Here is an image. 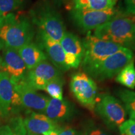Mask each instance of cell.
<instances>
[{"label": "cell", "mask_w": 135, "mask_h": 135, "mask_svg": "<svg viewBox=\"0 0 135 135\" xmlns=\"http://www.w3.org/2000/svg\"><path fill=\"white\" fill-rule=\"evenodd\" d=\"M116 81L128 88H135V65L134 60L131 61L125 66L116 75Z\"/></svg>", "instance_id": "obj_19"}, {"label": "cell", "mask_w": 135, "mask_h": 135, "mask_svg": "<svg viewBox=\"0 0 135 135\" xmlns=\"http://www.w3.org/2000/svg\"><path fill=\"white\" fill-rule=\"evenodd\" d=\"M116 94L120 99L129 119L135 121V92L126 89H119Z\"/></svg>", "instance_id": "obj_20"}, {"label": "cell", "mask_w": 135, "mask_h": 135, "mask_svg": "<svg viewBox=\"0 0 135 135\" xmlns=\"http://www.w3.org/2000/svg\"><path fill=\"white\" fill-rule=\"evenodd\" d=\"M125 15L116 7L104 10L71 8L70 12L73 25L82 32L94 30L114 18Z\"/></svg>", "instance_id": "obj_5"}, {"label": "cell", "mask_w": 135, "mask_h": 135, "mask_svg": "<svg viewBox=\"0 0 135 135\" xmlns=\"http://www.w3.org/2000/svg\"><path fill=\"white\" fill-rule=\"evenodd\" d=\"M61 77H63L62 72L46 60L32 70H28L24 80L35 90H43L47 83Z\"/></svg>", "instance_id": "obj_10"}, {"label": "cell", "mask_w": 135, "mask_h": 135, "mask_svg": "<svg viewBox=\"0 0 135 135\" xmlns=\"http://www.w3.org/2000/svg\"><path fill=\"white\" fill-rule=\"evenodd\" d=\"M75 9L104 10L115 7L118 0H71Z\"/></svg>", "instance_id": "obj_18"}, {"label": "cell", "mask_w": 135, "mask_h": 135, "mask_svg": "<svg viewBox=\"0 0 135 135\" xmlns=\"http://www.w3.org/2000/svg\"><path fill=\"white\" fill-rule=\"evenodd\" d=\"M118 129L119 135H135V121L126 120Z\"/></svg>", "instance_id": "obj_24"}, {"label": "cell", "mask_w": 135, "mask_h": 135, "mask_svg": "<svg viewBox=\"0 0 135 135\" xmlns=\"http://www.w3.org/2000/svg\"><path fill=\"white\" fill-rule=\"evenodd\" d=\"M58 135H81L75 129L70 126L60 127Z\"/></svg>", "instance_id": "obj_27"}, {"label": "cell", "mask_w": 135, "mask_h": 135, "mask_svg": "<svg viewBox=\"0 0 135 135\" xmlns=\"http://www.w3.org/2000/svg\"><path fill=\"white\" fill-rule=\"evenodd\" d=\"M70 1L71 0H51V2L56 8H60L62 6L66 4Z\"/></svg>", "instance_id": "obj_28"}, {"label": "cell", "mask_w": 135, "mask_h": 135, "mask_svg": "<svg viewBox=\"0 0 135 135\" xmlns=\"http://www.w3.org/2000/svg\"><path fill=\"white\" fill-rule=\"evenodd\" d=\"M93 35L135 51V23L126 15L98 27L94 30Z\"/></svg>", "instance_id": "obj_3"}, {"label": "cell", "mask_w": 135, "mask_h": 135, "mask_svg": "<svg viewBox=\"0 0 135 135\" xmlns=\"http://www.w3.org/2000/svg\"><path fill=\"white\" fill-rule=\"evenodd\" d=\"M35 35V43L43 51L50 63L61 72L70 70V68L66 64L65 53L60 42L53 40L46 33L40 30H38Z\"/></svg>", "instance_id": "obj_9"}, {"label": "cell", "mask_w": 135, "mask_h": 135, "mask_svg": "<svg viewBox=\"0 0 135 135\" xmlns=\"http://www.w3.org/2000/svg\"><path fill=\"white\" fill-rule=\"evenodd\" d=\"M81 42L84 48L81 61L83 69L98 63L124 48L120 45L98 38L90 34L84 37Z\"/></svg>", "instance_id": "obj_7"}, {"label": "cell", "mask_w": 135, "mask_h": 135, "mask_svg": "<svg viewBox=\"0 0 135 135\" xmlns=\"http://www.w3.org/2000/svg\"><path fill=\"white\" fill-rule=\"evenodd\" d=\"M83 135H109L108 133L99 126L90 123L85 128Z\"/></svg>", "instance_id": "obj_25"}, {"label": "cell", "mask_w": 135, "mask_h": 135, "mask_svg": "<svg viewBox=\"0 0 135 135\" xmlns=\"http://www.w3.org/2000/svg\"><path fill=\"white\" fill-rule=\"evenodd\" d=\"M3 131V126H0V135H2Z\"/></svg>", "instance_id": "obj_32"}, {"label": "cell", "mask_w": 135, "mask_h": 135, "mask_svg": "<svg viewBox=\"0 0 135 135\" xmlns=\"http://www.w3.org/2000/svg\"><path fill=\"white\" fill-rule=\"evenodd\" d=\"M22 106L21 99L9 76L0 71V116L7 117L11 111Z\"/></svg>", "instance_id": "obj_12"}, {"label": "cell", "mask_w": 135, "mask_h": 135, "mask_svg": "<svg viewBox=\"0 0 135 135\" xmlns=\"http://www.w3.org/2000/svg\"><path fill=\"white\" fill-rule=\"evenodd\" d=\"M126 14L135 15V0H124Z\"/></svg>", "instance_id": "obj_26"}, {"label": "cell", "mask_w": 135, "mask_h": 135, "mask_svg": "<svg viewBox=\"0 0 135 135\" xmlns=\"http://www.w3.org/2000/svg\"><path fill=\"white\" fill-rule=\"evenodd\" d=\"M35 35L34 25L29 17L15 13L4 17L0 29V40L4 46L16 50L33 41Z\"/></svg>", "instance_id": "obj_1"}, {"label": "cell", "mask_w": 135, "mask_h": 135, "mask_svg": "<svg viewBox=\"0 0 135 135\" xmlns=\"http://www.w3.org/2000/svg\"><path fill=\"white\" fill-rule=\"evenodd\" d=\"M134 52L124 48L98 63L83 69L92 79L102 81L112 78L134 60Z\"/></svg>", "instance_id": "obj_4"}, {"label": "cell", "mask_w": 135, "mask_h": 135, "mask_svg": "<svg viewBox=\"0 0 135 135\" xmlns=\"http://www.w3.org/2000/svg\"><path fill=\"white\" fill-rule=\"evenodd\" d=\"M60 43L65 53L71 54L76 56L82 61L84 55V48L81 40L74 33L66 31Z\"/></svg>", "instance_id": "obj_17"}, {"label": "cell", "mask_w": 135, "mask_h": 135, "mask_svg": "<svg viewBox=\"0 0 135 135\" xmlns=\"http://www.w3.org/2000/svg\"><path fill=\"white\" fill-rule=\"evenodd\" d=\"M26 135H37V134H29V133H27Z\"/></svg>", "instance_id": "obj_33"}, {"label": "cell", "mask_w": 135, "mask_h": 135, "mask_svg": "<svg viewBox=\"0 0 135 135\" xmlns=\"http://www.w3.org/2000/svg\"><path fill=\"white\" fill-rule=\"evenodd\" d=\"M27 70H31L42 62L48 60L46 55L35 42H30L18 50Z\"/></svg>", "instance_id": "obj_16"}, {"label": "cell", "mask_w": 135, "mask_h": 135, "mask_svg": "<svg viewBox=\"0 0 135 135\" xmlns=\"http://www.w3.org/2000/svg\"><path fill=\"white\" fill-rule=\"evenodd\" d=\"M26 0H0V15L3 18L10 13L23 9Z\"/></svg>", "instance_id": "obj_23"}, {"label": "cell", "mask_w": 135, "mask_h": 135, "mask_svg": "<svg viewBox=\"0 0 135 135\" xmlns=\"http://www.w3.org/2000/svg\"><path fill=\"white\" fill-rule=\"evenodd\" d=\"M2 70L12 81L24 80L28 70L18 50L4 46L2 51Z\"/></svg>", "instance_id": "obj_13"}, {"label": "cell", "mask_w": 135, "mask_h": 135, "mask_svg": "<svg viewBox=\"0 0 135 135\" xmlns=\"http://www.w3.org/2000/svg\"><path fill=\"white\" fill-rule=\"evenodd\" d=\"M63 78H58L47 83L43 91H46L51 98L61 100L63 99Z\"/></svg>", "instance_id": "obj_22"}, {"label": "cell", "mask_w": 135, "mask_h": 135, "mask_svg": "<svg viewBox=\"0 0 135 135\" xmlns=\"http://www.w3.org/2000/svg\"><path fill=\"white\" fill-rule=\"evenodd\" d=\"M94 111L108 127L119 128L126 121V109L121 101L111 94H100L97 99Z\"/></svg>", "instance_id": "obj_6"}, {"label": "cell", "mask_w": 135, "mask_h": 135, "mask_svg": "<svg viewBox=\"0 0 135 135\" xmlns=\"http://www.w3.org/2000/svg\"><path fill=\"white\" fill-rule=\"evenodd\" d=\"M27 131L21 116L12 118L9 124L3 126L2 135H26Z\"/></svg>", "instance_id": "obj_21"}, {"label": "cell", "mask_w": 135, "mask_h": 135, "mask_svg": "<svg viewBox=\"0 0 135 135\" xmlns=\"http://www.w3.org/2000/svg\"><path fill=\"white\" fill-rule=\"evenodd\" d=\"M27 133L43 135L48 131L60 128L58 123L52 120L45 114L31 111L23 119Z\"/></svg>", "instance_id": "obj_15"}, {"label": "cell", "mask_w": 135, "mask_h": 135, "mask_svg": "<svg viewBox=\"0 0 135 135\" xmlns=\"http://www.w3.org/2000/svg\"><path fill=\"white\" fill-rule=\"evenodd\" d=\"M29 18L38 30L60 42L66 31L63 18L50 0H40L29 11Z\"/></svg>", "instance_id": "obj_2"}, {"label": "cell", "mask_w": 135, "mask_h": 135, "mask_svg": "<svg viewBox=\"0 0 135 135\" xmlns=\"http://www.w3.org/2000/svg\"><path fill=\"white\" fill-rule=\"evenodd\" d=\"M70 89L81 104L91 111H94L98 88L93 79L85 73H75L71 76Z\"/></svg>", "instance_id": "obj_8"}, {"label": "cell", "mask_w": 135, "mask_h": 135, "mask_svg": "<svg viewBox=\"0 0 135 135\" xmlns=\"http://www.w3.org/2000/svg\"><path fill=\"white\" fill-rule=\"evenodd\" d=\"M4 45L3 42L0 40V71L2 70V64H3V59H2V51L4 48Z\"/></svg>", "instance_id": "obj_29"}, {"label": "cell", "mask_w": 135, "mask_h": 135, "mask_svg": "<svg viewBox=\"0 0 135 135\" xmlns=\"http://www.w3.org/2000/svg\"><path fill=\"white\" fill-rule=\"evenodd\" d=\"M11 82L15 90L19 95L23 107L44 113L50 98L38 93L36 90L30 87L24 80L18 81H11Z\"/></svg>", "instance_id": "obj_11"}, {"label": "cell", "mask_w": 135, "mask_h": 135, "mask_svg": "<svg viewBox=\"0 0 135 135\" xmlns=\"http://www.w3.org/2000/svg\"><path fill=\"white\" fill-rule=\"evenodd\" d=\"M76 108L67 99L50 98L44 114L55 122H67L71 121L76 114Z\"/></svg>", "instance_id": "obj_14"}, {"label": "cell", "mask_w": 135, "mask_h": 135, "mask_svg": "<svg viewBox=\"0 0 135 135\" xmlns=\"http://www.w3.org/2000/svg\"><path fill=\"white\" fill-rule=\"evenodd\" d=\"M60 128H58V129H54V130L48 131V132L45 133L43 135H58L59 129H60Z\"/></svg>", "instance_id": "obj_30"}, {"label": "cell", "mask_w": 135, "mask_h": 135, "mask_svg": "<svg viewBox=\"0 0 135 135\" xmlns=\"http://www.w3.org/2000/svg\"><path fill=\"white\" fill-rule=\"evenodd\" d=\"M3 23H4V18L0 15V29H1V27L3 26Z\"/></svg>", "instance_id": "obj_31"}]
</instances>
